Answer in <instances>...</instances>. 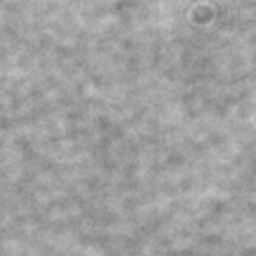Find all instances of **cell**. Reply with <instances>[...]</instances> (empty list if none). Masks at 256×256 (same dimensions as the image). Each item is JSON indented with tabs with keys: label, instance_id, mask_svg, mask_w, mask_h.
<instances>
[]
</instances>
